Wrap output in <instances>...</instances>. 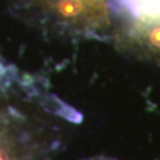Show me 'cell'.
Listing matches in <instances>:
<instances>
[{
  "label": "cell",
  "mask_w": 160,
  "mask_h": 160,
  "mask_svg": "<svg viewBox=\"0 0 160 160\" xmlns=\"http://www.w3.org/2000/svg\"><path fill=\"white\" fill-rule=\"evenodd\" d=\"M2 84L0 160H47L59 147L60 138L52 124L31 106L52 99L32 89L18 103L15 92L8 93Z\"/></svg>",
  "instance_id": "6da1fadb"
},
{
  "label": "cell",
  "mask_w": 160,
  "mask_h": 160,
  "mask_svg": "<svg viewBox=\"0 0 160 160\" xmlns=\"http://www.w3.org/2000/svg\"><path fill=\"white\" fill-rule=\"evenodd\" d=\"M33 22L71 36L112 40L120 36V19L108 0H15Z\"/></svg>",
  "instance_id": "7a4b0ae2"
},
{
  "label": "cell",
  "mask_w": 160,
  "mask_h": 160,
  "mask_svg": "<svg viewBox=\"0 0 160 160\" xmlns=\"http://www.w3.org/2000/svg\"><path fill=\"white\" fill-rule=\"evenodd\" d=\"M83 160H118V159H113V158H109V156H104V155H98V156L87 158V159H83Z\"/></svg>",
  "instance_id": "3957f363"
},
{
  "label": "cell",
  "mask_w": 160,
  "mask_h": 160,
  "mask_svg": "<svg viewBox=\"0 0 160 160\" xmlns=\"http://www.w3.org/2000/svg\"><path fill=\"white\" fill-rule=\"evenodd\" d=\"M6 75H7V72L4 71V69H3L2 67H0V83H2L3 80H4V78H6Z\"/></svg>",
  "instance_id": "277c9868"
}]
</instances>
